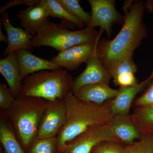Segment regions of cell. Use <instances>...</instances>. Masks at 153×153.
<instances>
[{
	"label": "cell",
	"mask_w": 153,
	"mask_h": 153,
	"mask_svg": "<svg viewBox=\"0 0 153 153\" xmlns=\"http://www.w3.org/2000/svg\"><path fill=\"white\" fill-rule=\"evenodd\" d=\"M84 71L74 79L71 92L75 94L80 88L97 83L109 84L112 77L101 59L95 54L86 62Z\"/></svg>",
	"instance_id": "cell-10"
},
{
	"label": "cell",
	"mask_w": 153,
	"mask_h": 153,
	"mask_svg": "<svg viewBox=\"0 0 153 153\" xmlns=\"http://www.w3.org/2000/svg\"><path fill=\"white\" fill-rule=\"evenodd\" d=\"M91 8V21L88 27H100L105 31L108 37L112 35L113 25L123 24L124 17L116 8L114 0H88Z\"/></svg>",
	"instance_id": "cell-7"
},
{
	"label": "cell",
	"mask_w": 153,
	"mask_h": 153,
	"mask_svg": "<svg viewBox=\"0 0 153 153\" xmlns=\"http://www.w3.org/2000/svg\"><path fill=\"white\" fill-rule=\"evenodd\" d=\"M146 4L141 0L124 2V21L122 27L112 40H100L95 55L107 68L129 53H134L148 36L146 25L143 21Z\"/></svg>",
	"instance_id": "cell-1"
},
{
	"label": "cell",
	"mask_w": 153,
	"mask_h": 153,
	"mask_svg": "<svg viewBox=\"0 0 153 153\" xmlns=\"http://www.w3.org/2000/svg\"><path fill=\"white\" fill-rule=\"evenodd\" d=\"M0 153H4L2 152V151L1 150V152H0Z\"/></svg>",
	"instance_id": "cell-31"
},
{
	"label": "cell",
	"mask_w": 153,
	"mask_h": 153,
	"mask_svg": "<svg viewBox=\"0 0 153 153\" xmlns=\"http://www.w3.org/2000/svg\"><path fill=\"white\" fill-rule=\"evenodd\" d=\"M99 41L70 47L59 52L50 61L62 68L70 71L76 70L82 63H86L90 57L95 55Z\"/></svg>",
	"instance_id": "cell-9"
},
{
	"label": "cell",
	"mask_w": 153,
	"mask_h": 153,
	"mask_svg": "<svg viewBox=\"0 0 153 153\" xmlns=\"http://www.w3.org/2000/svg\"><path fill=\"white\" fill-rule=\"evenodd\" d=\"M133 105L134 108L153 105V80L141 95L135 100Z\"/></svg>",
	"instance_id": "cell-27"
},
{
	"label": "cell",
	"mask_w": 153,
	"mask_h": 153,
	"mask_svg": "<svg viewBox=\"0 0 153 153\" xmlns=\"http://www.w3.org/2000/svg\"><path fill=\"white\" fill-rule=\"evenodd\" d=\"M20 25L33 36H36L49 21V16L41 4L28 6L17 15Z\"/></svg>",
	"instance_id": "cell-14"
},
{
	"label": "cell",
	"mask_w": 153,
	"mask_h": 153,
	"mask_svg": "<svg viewBox=\"0 0 153 153\" xmlns=\"http://www.w3.org/2000/svg\"><path fill=\"white\" fill-rule=\"evenodd\" d=\"M131 115L142 136L153 137V105L134 108Z\"/></svg>",
	"instance_id": "cell-20"
},
{
	"label": "cell",
	"mask_w": 153,
	"mask_h": 153,
	"mask_svg": "<svg viewBox=\"0 0 153 153\" xmlns=\"http://www.w3.org/2000/svg\"><path fill=\"white\" fill-rule=\"evenodd\" d=\"M64 100L66 122L57 137L59 153L68 143L90 128L110 123L114 116L111 109L112 100L99 105L80 100L71 91Z\"/></svg>",
	"instance_id": "cell-2"
},
{
	"label": "cell",
	"mask_w": 153,
	"mask_h": 153,
	"mask_svg": "<svg viewBox=\"0 0 153 153\" xmlns=\"http://www.w3.org/2000/svg\"><path fill=\"white\" fill-rule=\"evenodd\" d=\"M15 53L22 80L28 75L39 71L63 69L50 60H45L33 55L29 50H18Z\"/></svg>",
	"instance_id": "cell-15"
},
{
	"label": "cell",
	"mask_w": 153,
	"mask_h": 153,
	"mask_svg": "<svg viewBox=\"0 0 153 153\" xmlns=\"http://www.w3.org/2000/svg\"><path fill=\"white\" fill-rule=\"evenodd\" d=\"M40 4L44 7L50 17L61 19L78 29H82L85 26L80 20L63 8L57 0H40Z\"/></svg>",
	"instance_id": "cell-21"
},
{
	"label": "cell",
	"mask_w": 153,
	"mask_h": 153,
	"mask_svg": "<svg viewBox=\"0 0 153 153\" xmlns=\"http://www.w3.org/2000/svg\"><path fill=\"white\" fill-rule=\"evenodd\" d=\"M105 141L121 143L110 123L90 128L68 143L60 153H91L97 146Z\"/></svg>",
	"instance_id": "cell-6"
},
{
	"label": "cell",
	"mask_w": 153,
	"mask_h": 153,
	"mask_svg": "<svg viewBox=\"0 0 153 153\" xmlns=\"http://www.w3.org/2000/svg\"><path fill=\"white\" fill-rule=\"evenodd\" d=\"M0 41L1 42H4L7 43L8 38L7 36H6L3 33L2 30L1 22H0Z\"/></svg>",
	"instance_id": "cell-29"
},
{
	"label": "cell",
	"mask_w": 153,
	"mask_h": 153,
	"mask_svg": "<svg viewBox=\"0 0 153 153\" xmlns=\"http://www.w3.org/2000/svg\"><path fill=\"white\" fill-rule=\"evenodd\" d=\"M118 92L108 83H97L82 86L74 94L80 100L100 105L114 99Z\"/></svg>",
	"instance_id": "cell-16"
},
{
	"label": "cell",
	"mask_w": 153,
	"mask_h": 153,
	"mask_svg": "<svg viewBox=\"0 0 153 153\" xmlns=\"http://www.w3.org/2000/svg\"><path fill=\"white\" fill-rule=\"evenodd\" d=\"M110 125L121 143L131 144L142 136L131 114L114 115Z\"/></svg>",
	"instance_id": "cell-17"
},
{
	"label": "cell",
	"mask_w": 153,
	"mask_h": 153,
	"mask_svg": "<svg viewBox=\"0 0 153 153\" xmlns=\"http://www.w3.org/2000/svg\"><path fill=\"white\" fill-rule=\"evenodd\" d=\"M91 153H126L125 146L112 141H105L100 143L94 149Z\"/></svg>",
	"instance_id": "cell-25"
},
{
	"label": "cell",
	"mask_w": 153,
	"mask_h": 153,
	"mask_svg": "<svg viewBox=\"0 0 153 153\" xmlns=\"http://www.w3.org/2000/svg\"><path fill=\"white\" fill-rule=\"evenodd\" d=\"M0 72L7 81L13 95L16 98L20 94L22 79L15 52L0 60Z\"/></svg>",
	"instance_id": "cell-18"
},
{
	"label": "cell",
	"mask_w": 153,
	"mask_h": 153,
	"mask_svg": "<svg viewBox=\"0 0 153 153\" xmlns=\"http://www.w3.org/2000/svg\"><path fill=\"white\" fill-rule=\"evenodd\" d=\"M149 7L151 8L153 7V1H149L147 3L146 8Z\"/></svg>",
	"instance_id": "cell-30"
},
{
	"label": "cell",
	"mask_w": 153,
	"mask_h": 153,
	"mask_svg": "<svg viewBox=\"0 0 153 153\" xmlns=\"http://www.w3.org/2000/svg\"><path fill=\"white\" fill-rule=\"evenodd\" d=\"M43 99L19 95L5 113L13 127L18 140L28 150L36 139L41 118L47 107Z\"/></svg>",
	"instance_id": "cell-3"
},
{
	"label": "cell",
	"mask_w": 153,
	"mask_h": 153,
	"mask_svg": "<svg viewBox=\"0 0 153 153\" xmlns=\"http://www.w3.org/2000/svg\"><path fill=\"white\" fill-rule=\"evenodd\" d=\"M74 81L72 75L65 69L39 71L23 79L19 95L47 101L64 100L72 91Z\"/></svg>",
	"instance_id": "cell-4"
},
{
	"label": "cell",
	"mask_w": 153,
	"mask_h": 153,
	"mask_svg": "<svg viewBox=\"0 0 153 153\" xmlns=\"http://www.w3.org/2000/svg\"><path fill=\"white\" fill-rule=\"evenodd\" d=\"M16 98L9 87L2 82H0V108L6 111L10 109L14 104Z\"/></svg>",
	"instance_id": "cell-26"
},
{
	"label": "cell",
	"mask_w": 153,
	"mask_h": 153,
	"mask_svg": "<svg viewBox=\"0 0 153 153\" xmlns=\"http://www.w3.org/2000/svg\"><path fill=\"white\" fill-rule=\"evenodd\" d=\"M40 4V0H15L10 1L6 3L5 4L2 6L0 8V13L1 15L6 12L7 9L14 7V6L27 5L33 6Z\"/></svg>",
	"instance_id": "cell-28"
},
{
	"label": "cell",
	"mask_w": 153,
	"mask_h": 153,
	"mask_svg": "<svg viewBox=\"0 0 153 153\" xmlns=\"http://www.w3.org/2000/svg\"><path fill=\"white\" fill-rule=\"evenodd\" d=\"M103 30L97 31L86 27L77 30H70L63 24L49 22L31 40L33 48L49 47L60 52L74 46L100 41Z\"/></svg>",
	"instance_id": "cell-5"
},
{
	"label": "cell",
	"mask_w": 153,
	"mask_h": 153,
	"mask_svg": "<svg viewBox=\"0 0 153 153\" xmlns=\"http://www.w3.org/2000/svg\"><path fill=\"white\" fill-rule=\"evenodd\" d=\"M68 13L81 21L87 27L91 21V13L84 10L78 0H57Z\"/></svg>",
	"instance_id": "cell-23"
},
{
	"label": "cell",
	"mask_w": 153,
	"mask_h": 153,
	"mask_svg": "<svg viewBox=\"0 0 153 153\" xmlns=\"http://www.w3.org/2000/svg\"><path fill=\"white\" fill-rule=\"evenodd\" d=\"M133 54L129 53L108 68L116 85L128 87L138 83L135 75L138 66L133 60Z\"/></svg>",
	"instance_id": "cell-12"
},
{
	"label": "cell",
	"mask_w": 153,
	"mask_h": 153,
	"mask_svg": "<svg viewBox=\"0 0 153 153\" xmlns=\"http://www.w3.org/2000/svg\"><path fill=\"white\" fill-rule=\"evenodd\" d=\"M28 150L29 153H59L57 137L36 138Z\"/></svg>",
	"instance_id": "cell-22"
},
{
	"label": "cell",
	"mask_w": 153,
	"mask_h": 153,
	"mask_svg": "<svg viewBox=\"0 0 153 153\" xmlns=\"http://www.w3.org/2000/svg\"><path fill=\"white\" fill-rule=\"evenodd\" d=\"M153 80V71L142 82L128 87H120L117 96L111 102V109L113 115L129 114L137 94L147 87Z\"/></svg>",
	"instance_id": "cell-13"
},
{
	"label": "cell",
	"mask_w": 153,
	"mask_h": 153,
	"mask_svg": "<svg viewBox=\"0 0 153 153\" xmlns=\"http://www.w3.org/2000/svg\"><path fill=\"white\" fill-rule=\"evenodd\" d=\"M125 146L126 153H153V137L142 136L133 143Z\"/></svg>",
	"instance_id": "cell-24"
},
{
	"label": "cell",
	"mask_w": 153,
	"mask_h": 153,
	"mask_svg": "<svg viewBox=\"0 0 153 153\" xmlns=\"http://www.w3.org/2000/svg\"><path fill=\"white\" fill-rule=\"evenodd\" d=\"M1 22L6 30L8 38L7 46L4 52V56L20 50H33L31 40L33 36L25 29L18 27H15L11 24L8 13L4 12L1 14Z\"/></svg>",
	"instance_id": "cell-11"
},
{
	"label": "cell",
	"mask_w": 153,
	"mask_h": 153,
	"mask_svg": "<svg viewBox=\"0 0 153 153\" xmlns=\"http://www.w3.org/2000/svg\"><path fill=\"white\" fill-rule=\"evenodd\" d=\"M66 117L65 100L47 101V107L41 118L36 138L57 137L65 124Z\"/></svg>",
	"instance_id": "cell-8"
},
{
	"label": "cell",
	"mask_w": 153,
	"mask_h": 153,
	"mask_svg": "<svg viewBox=\"0 0 153 153\" xmlns=\"http://www.w3.org/2000/svg\"><path fill=\"white\" fill-rule=\"evenodd\" d=\"M0 118V142L4 153H26L15 133L5 112L1 111Z\"/></svg>",
	"instance_id": "cell-19"
}]
</instances>
